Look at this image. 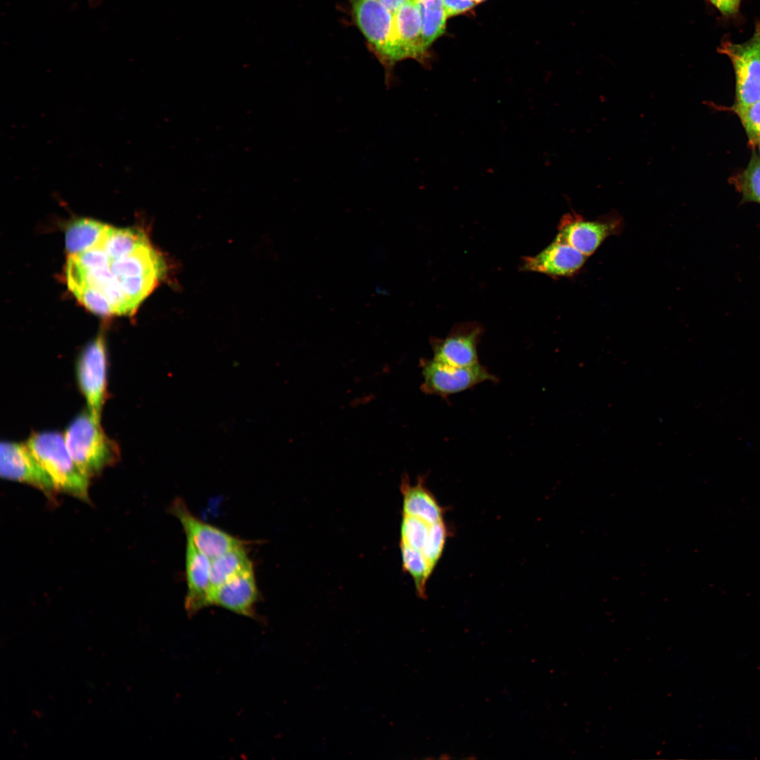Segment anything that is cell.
Masks as SVG:
<instances>
[{
    "instance_id": "32",
    "label": "cell",
    "mask_w": 760,
    "mask_h": 760,
    "mask_svg": "<svg viewBox=\"0 0 760 760\" xmlns=\"http://www.w3.org/2000/svg\"><path fill=\"white\" fill-rule=\"evenodd\" d=\"M391 13H395L412 0H379Z\"/></svg>"
},
{
    "instance_id": "20",
    "label": "cell",
    "mask_w": 760,
    "mask_h": 760,
    "mask_svg": "<svg viewBox=\"0 0 760 760\" xmlns=\"http://www.w3.org/2000/svg\"><path fill=\"white\" fill-rule=\"evenodd\" d=\"M108 225L82 218L72 221L65 232V246L70 255H76L99 243Z\"/></svg>"
},
{
    "instance_id": "12",
    "label": "cell",
    "mask_w": 760,
    "mask_h": 760,
    "mask_svg": "<svg viewBox=\"0 0 760 760\" xmlns=\"http://www.w3.org/2000/svg\"><path fill=\"white\" fill-rule=\"evenodd\" d=\"M211 559L201 552L186 538L185 571L186 593L184 608L186 614L194 616L210 604Z\"/></svg>"
},
{
    "instance_id": "1",
    "label": "cell",
    "mask_w": 760,
    "mask_h": 760,
    "mask_svg": "<svg viewBox=\"0 0 760 760\" xmlns=\"http://www.w3.org/2000/svg\"><path fill=\"white\" fill-rule=\"evenodd\" d=\"M354 22L385 69L388 87L394 83L393 68L402 61L397 44L394 17L379 0H350Z\"/></svg>"
},
{
    "instance_id": "6",
    "label": "cell",
    "mask_w": 760,
    "mask_h": 760,
    "mask_svg": "<svg viewBox=\"0 0 760 760\" xmlns=\"http://www.w3.org/2000/svg\"><path fill=\"white\" fill-rule=\"evenodd\" d=\"M107 362L105 340L99 334L84 347L76 365L77 383L88 410L99 422L106 395Z\"/></svg>"
},
{
    "instance_id": "13",
    "label": "cell",
    "mask_w": 760,
    "mask_h": 760,
    "mask_svg": "<svg viewBox=\"0 0 760 760\" xmlns=\"http://www.w3.org/2000/svg\"><path fill=\"white\" fill-rule=\"evenodd\" d=\"M587 258L570 245L555 239L539 253L525 257L521 267L524 271L542 273L551 277H568L577 274Z\"/></svg>"
},
{
    "instance_id": "27",
    "label": "cell",
    "mask_w": 760,
    "mask_h": 760,
    "mask_svg": "<svg viewBox=\"0 0 760 760\" xmlns=\"http://www.w3.org/2000/svg\"><path fill=\"white\" fill-rule=\"evenodd\" d=\"M448 534L443 520L431 524L429 536L422 552L432 571L443 554Z\"/></svg>"
},
{
    "instance_id": "25",
    "label": "cell",
    "mask_w": 760,
    "mask_h": 760,
    "mask_svg": "<svg viewBox=\"0 0 760 760\" xmlns=\"http://www.w3.org/2000/svg\"><path fill=\"white\" fill-rule=\"evenodd\" d=\"M68 286L77 300L92 312L102 316L114 314L111 305L103 294L84 280L79 283H68Z\"/></svg>"
},
{
    "instance_id": "3",
    "label": "cell",
    "mask_w": 760,
    "mask_h": 760,
    "mask_svg": "<svg viewBox=\"0 0 760 760\" xmlns=\"http://www.w3.org/2000/svg\"><path fill=\"white\" fill-rule=\"evenodd\" d=\"M26 445L49 474L57 490L82 500L88 498L89 478L72 458L64 435L52 431L34 433Z\"/></svg>"
},
{
    "instance_id": "8",
    "label": "cell",
    "mask_w": 760,
    "mask_h": 760,
    "mask_svg": "<svg viewBox=\"0 0 760 760\" xmlns=\"http://www.w3.org/2000/svg\"><path fill=\"white\" fill-rule=\"evenodd\" d=\"M169 511L180 522L186 538L210 559L248 543L196 517L181 498L175 499Z\"/></svg>"
},
{
    "instance_id": "9",
    "label": "cell",
    "mask_w": 760,
    "mask_h": 760,
    "mask_svg": "<svg viewBox=\"0 0 760 760\" xmlns=\"http://www.w3.org/2000/svg\"><path fill=\"white\" fill-rule=\"evenodd\" d=\"M0 474L2 478L31 484L46 493L57 490L26 444L12 441L1 443Z\"/></svg>"
},
{
    "instance_id": "16",
    "label": "cell",
    "mask_w": 760,
    "mask_h": 760,
    "mask_svg": "<svg viewBox=\"0 0 760 760\" xmlns=\"http://www.w3.org/2000/svg\"><path fill=\"white\" fill-rule=\"evenodd\" d=\"M109 268L116 277H127L154 274L163 277L166 265L162 255L150 242L139 246L129 255L109 259Z\"/></svg>"
},
{
    "instance_id": "34",
    "label": "cell",
    "mask_w": 760,
    "mask_h": 760,
    "mask_svg": "<svg viewBox=\"0 0 760 760\" xmlns=\"http://www.w3.org/2000/svg\"><path fill=\"white\" fill-rule=\"evenodd\" d=\"M756 29H757V30H759V33H760V23H759L757 24V25H756Z\"/></svg>"
},
{
    "instance_id": "10",
    "label": "cell",
    "mask_w": 760,
    "mask_h": 760,
    "mask_svg": "<svg viewBox=\"0 0 760 760\" xmlns=\"http://www.w3.org/2000/svg\"><path fill=\"white\" fill-rule=\"evenodd\" d=\"M482 334L483 329L477 323H462L454 327L444 338H433L431 341L433 359L460 367L479 364L477 346Z\"/></svg>"
},
{
    "instance_id": "19",
    "label": "cell",
    "mask_w": 760,
    "mask_h": 760,
    "mask_svg": "<svg viewBox=\"0 0 760 760\" xmlns=\"http://www.w3.org/2000/svg\"><path fill=\"white\" fill-rule=\"evenodd\" d=\"M148 241L146 234L140 230L108 225L96 246L104 250L109 259L114 260L129 255Z\"/></svg>"
},
{
    "instance_id": "18",
    "label": "cell",
    "mask_w": 760,
    "mask_h": 760,
    "mask_svg": "<svg viewBox=\"0 0 760 760\" xmlns=\"http://www.w3.org/2000/svg\"><path fill=\"white\" fill-rule=\"evenodd\" d=\"M247 545L248 543L242 544L211 559L212 591L244 570L253 567Z\"/></svg>"
},
{
    "instance_id": "26",
    "label": "cell",
    "mask_w": 760,
    "mask_h": 760,
    "mask_svg": "<svg viewBox=\"0 0 760 760\" xmlns=\"http://www.w3.org/2000/svg\"><path fill=\"white\" fill-rule=\"evenodd\" d=\"M430 526L431 524L419 518L402 514L400 542L422 550L429 536Z\"/></svg>"
},
{
    "instance_id": "35",
    "label": "cell",
    "mask_w": 760,
    "mask_h": 760,
    "mask_svg": "<svg viewBox=\"0 0 760 760\" xmlns=\"http://www.w3.org/2000/svg\"><path fill=\"white\" fill-rule=\"evenodd\" d=\"M759 150H760V141H759Z\"/></svg>"
},
{
    "instance_id": "33",
    "label": "cell",
    "mask_w": 760,
    "mask_h": 760,
    "mask_svg": "<svg viewBox=\"0 0 760 760\" xmlns=\"http://www.w3.org/2000/svg\"><path fill=\"white\" fill-rule=\"evenodd\" d=\"M473 1L478 4H480L481 2L485 1L486 0H473Z\"/></svg>"
},
{
    "instance_id": "30",
    "label": "cell",
    "mask_w": 760,
    "mask_h": 760,
    "mask_svg": "<svg viewBox=\"0 0 760 760\" xmlns=\"http://www.w3.org/2000/svg\"><path fill=\"white\" fill-rule=\"evenodd\" d=\"M443 1L448 18L463 14L471 10L477 4L473 0H443Z\"/></svg>"
},
{
    "instance_id": "7",
    "label": "cell",
    "mask_w": 760,
    "mask_h": 760,
    "mask_svg": "<svg viewBox=\"0 0 760 760\" xmlns=\"http://www.w3.org/2000/svg\"><path fill=\"white\" fill-rule=\"evenodd\" d=\"M622 228V219L616 214H609L597 220H588L575 213H567L559 222L555 239L589 257L606 239L619 235Z\"/></svg>"
},
{
    "instance_id": "24",
    "label": "cell",
    "mask_w": 760,
    "mask_h": 760,
    "mask_svg": "<svg viewBox=\"0 0 760 760\" xmlns=\"http://www.w3.org/2000/svg\"><path fill=\"white\" fill-rule=\"evenodd\" d=\"M744 202L760 204V158L752 153L747 168L734 180Z\"/></svg>"
},
{
    "instance_id": "11",
    "label": "cell",
    "mask_w": 760,
    "mask_h": 760,
    "mask_svg": "<svg viewBox=\"0 0 760 760\" xmlns=\"http://www.w3.org/2000/svg\"><path fill=\"white\" fill-rule=\"evenodd\" d=\"M258 600L259 590L254 568L251 567L215 588L211 593L210 604L255 619Z\"/></svg>"
},
{
    "instance_id": "28",
    "label": "cell",
    "mask_w": 760,
    "mask_h": 760,
    "mask_svg": "<svg viewBox=\"0 0 760 760\" xmlns=\"http://www.w3.org/2000/svg\"><path fill=\"white\" fill-rule=\"evenodd\" d=\"M733 110L740 118L751 145L760 141V100L747 105H734Z\"/></svg>"
},
{
    "instance_id": "23",
    "label": "cell",
    "mask_w": 760,
    "mask_h": 760,
    "mask_svg": "<svg viewBox=\"0 0 760 760\" xmlns=\"http://www.w3.org/2000/svg\"><path fill=\"white\" fill-rule=\"evenodd\" d=\"M162 278L163 277L154 274L116 277L122 291L135 310Z\"/></svg>"
},
{
    "instance_id": "15",
    "label": "cell",
    "mask_w": 760,
    "mask_h": 760,
    "mask_svg": "<svg viewBox=\"0 0 760 760\" xmlns=\"http://www.w3.org/2000/svg\"><path fill=\"white\" fill-rule=\"evenodd\" d=\"M400 488L403 495L402 514L419 518L429 524L443 520L445 509L438 504L433 494L426 487L423 476L412 485L408 476L404 474Z\"/></svg>"
},
{
    "instance_id": "21",
    "label": "cell",
    "mask_w": 760,
    "mask_h": 760,
    "mask_svg": "<svg viewBox=\"0 0 760 760\" xmlns=\"http://www.w3.org/2000/svg\"><path fill=\"white\" fill-rule=\"evenodd\" d=\"M421 15L424 44L430 46L445 31L447 15L443 0H416Z\"/></svg>"
},
{
    "instance_id": "29",
    "label": "cell",
    "mask_w": 760,
    "mask_h": 760,
    "mask_svg": "<svg viewBox=\"0 0 760 760\" xmlns=\"http://www.w3.org/2000/svg\"><path fill=\"white\" fill-rule=\"evenodd\" d=\"M85 269L104 267L109 265V257L104 250L97 246L76 255H70Z\"/></svg>"
},
{
    "instance_id": "2",
    "label": "cell",
    "mask_w": 760,
    "mask_h": 760,
    "mask_svg": "<svg viewBox=\"0 0 760 760\" xmlns=\"http://www.w3.org/2000/svg\"><path fill=\"white\" fill-rule=\"evenodd\" d=\"M64 438L72 458L89 478L118 458V445L106 435L101 422L89 410L73 419L65 430Z\"/></svg>"
},
{
    "instance_id": "31",
    "label": "cell",
    "mask_w": 760,
    "mask_h": 760,
    "mask_svg": "<svg viewBox=\"0 0 760 760\" xmlns=\"http://www.w3.org/2000/svg\"><path fill=\"white\" fill-rule=\"evenodd\" d=\"M709 1L723 15H731L738 11L742 0H709Z\"/></svg>"
},
{
    "instance_id": "17",
    "label": "cell",
    "mask_w": 760,
    "mask_h": 760,
    "mask_svg": "<svg viewBox=\"0 0 760 760\" xmlns=\"http://www.w3.org/2000/svg\"><path fill=\"white\" fill-rule=\"evenodd\" d=\"M74 260L80 279L103 294L111 305L114 314L130 315L134 312L136 310L122 291L119 282L109 266L85 269L75 259Z\"/></svg>"
},
{
    "instance_id": "22",
    "label": "cell",
    "mask_w": 760,
    "mask_h": 760,
    "mask_svg": "<svg viewBox=\"0 0 760 760\" xmlns=\"http://www.w3.org/2000/svg\"><path fill=\"white\" fill-rule=\"evenodd\" d=\"M403 569L408 573L414 583L417 595L419 597H426V585L432 574L431 571L422 550L411 547L400 542Z\"/></svg>"
},
{
    "instance_id": "14",
    "label": "cell",
    "mask_w": 760,
    "mask_h": 760,
    "mask_svg": "<svg viewBox=\"0 0 760 760\" xmlns=\"http://www.w3.org/2000/svg\"><path fill=\"white\" fill-rule=\"evenodd\" d=\"M394 30L402 61L412 58L424 64L429 58L424 41L420 13L412 0L393 13Z\"/></svg>"
},
{
    "instance_id": "5",
    "label": "cell",
    "mask_w": 760,
    "mask_h": 760,
    "mask_svg": "<svg viewBox=\"0 0 760 760\" xmlns=\"http://www.w3.org/2000/svg\"><path fill=\"white\" fill-rule=\"evenodd\" d=\"M718 51L730 60L735 75V105L747 106L760 100V33L743 43L723 41Z\"/></svg>"
},
{
    "instance_id": "4",
    "label": "cell",
    "mask_w": 760,
    "mask_h": 760,
    "mask_svg": "<svg viewBox=\"0 0 760 760\" xmlns=\"http://www.w3.org/2000/svg\"><path fill=\"white\" fill-rule=\"evenodd\" d=\"M420 367L423 376L422 391L444 398L485 381H498L497 376L480 363L471 367H460L432 358L421 360Z\"/></svg>"
}]
</instances>
